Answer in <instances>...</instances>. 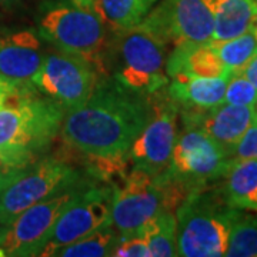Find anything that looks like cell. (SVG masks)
Returning a JSON list of instances; mask_svg holds the SVG:
<instances>
[{"instance_id": "obj_1", "label": "cell", "mask_w": 257, "mask_h": 257, "mask_svg": "<svg viewBox=\"0 0 257 257\" xmlns=\"http://www.w3.org/2000/svg\"><path fill=\"white\" fill-rule=\"evenodd\" d=\"M150 111V97L130 92L111 77L99 80L87 100L66 111L60 136L82 155H127Z\"/></svg>"}, {"instance_id": "obj_2", "label": "cell", "mask_w": 257, "mask_h": 257, "mask_svg": "<svg viewBox=\"0 0 257 257\" xmlns=\"http://www.w3.org/2000/svg\"><path fill=\"white\" fill-rule=\"evenodd\" d=\"M66 110L26 86L0 106V163L6 170H23L60 133Z\"/></svg>"}, {"instance_id": "obj_3", "label": "cell", "mask_w": 257, "mask_h": 257, "mask_svg": "<svg viewBox=\"0 0 257 257\" xmlns=\"http://www.w3.org/2000/svg\"><path fill=\"white\" fill-rule=\"evenodd\" d=\"M239 211L226 202L220 189L192 193L176 210L177 256H226Z\"/></svg>"}, {"instance_id": "obj_4", "label": "cell", "mask_w": 257, "mask_h": 257, "mask_svg": "<svg viewBox=\"0 0 257 257\" xmlns=\"http://www.w3.org/2000/svg\"><path fill=\"white\" fill-rule=\"evenodd\" d=\"M104 55V72L124 89L140 96H152L167 87V46L140 23L113 35Z\"/></svg>"}, {"instance_id": "obj_5", "label": "cell", "mask_w": 257, "mask_h": 257, "mask_svg": "<svg viewBox=\"0 0 257 257\" xmlns=\"http://www.w3.org/2000/svg\"><path fill=\"white\" fill-rule=\"evenodd\" d=\"M37 33L57 50L82 56L96 66L100 76L106 74L107 29L93 10L72 0H45L39 6Z\"/></svg>"}, {"instance_id": "obj_6", "label": "cell", "mask_w": 257, "mask_h": 257, "mask_svg": "<svg viewBox=\"0 0 257 257\" xmlns=\"http://www.w3.org/2000/svg\"><path fill=\"white\" fill-rule=\"evenodd\" d=\"M231 163V153L209 138L200 128L184 126L177 135L170 163L163 175L165 180L177 182L192 190L207 187L221 179Z\"/></svg>"}, {"instance_id": "obj_7", "label": "cell", "mask_w": 257, "mask_h": 257, "mask_svg": "<svg viewBox=\"0 0 257 257\" xmlns=\"http://www.w3.org/2000/svg\"><path fill=\"white\" fill-rule=\"evenodd\" d=\"M82 182L80 172L59 159H46L29 170H19L2 193L0 224H9L33 204Z\"/></svg>"}, {"instance_id": "obj_8", "label": "cell", "mask_w": 257, "mask_h": 257, "mask_svg": "<svg viewBox=\"0 0 257 257\" xmlns=\"http://www.w3.org/2000/svg\"><path fill=\"white\" fill-rule=\"evenodd\" d=\"M87 184L82 182L53 194L20 213L12 223L2 226L0 248L5 256H39L52 236L56 221Z\"/></svg>"}, {"instance_id": "obj_9", "label": "cell", "mask_w": 257, "mask_h": 257, "mask_svg": "<svg viewBox=\"0 0 257 257\" xmlns=\"http://www.w3.org/2000/svg\"><path fill=\"white\" fill-rule=\"evenodd\" d=\"M99 80L100 73L92 62L59 50L46 53L32 84L40 94L59 103L67 111L87 100Z\"/></svg>"}, {"instance_id": "obj_10", "label": "cell", "mask_w": 257, "mask_h": 257, "mask_svg": "<svg viewBox=\"0 0 257 257\" xmlns=\"http://www.w3.org/2000/svg\"><path fill=\"white\" fill-rule=\"evenodd\" d=\"M139 23L166 46L206 45L214 35V18L203 0H159Z\"/></svg>"}, {"instance_id": "obj_11", "label": "cell", "mask_w": 257, "mask_h": 257, "mask_svg": "<svg viewBox=\"0 0 257 257\" xmlns=\"http://www.w3.org/2000/svg\"><path fill=\"white\" fill-rule=\"evenodd\" d=\"M150 97V117L128 149L132 165L149 175H163L170 163L177 139L179 106L167 94V87Z\"/></svg>"}, {"instance_id": "obj_12", "label": "cell", "mask_w": 257, "mask_h": 257, "mask_svg": "<svg viewBox=\"0 0 257 257\" xmlns=\"http://www.w3.org/2000/svg\"><path fill=\"white\" fill-rule=\"evenodd\" d=\"M111 186H84L56 221L52 236L39 256L55 257L57 250L113 224Z\"/></svg>"}, {"instance_id": "obj_13", "label": "cell", "mask_w": 257, "mask_h": 257, "mask_svg": "<svg viewBox=\"0 0 257 257\" xmlns=\"http://www.w3.org/2000/svg\"><path fill=\"white\" fill-rule=\"evenodd\" d=\"M160 210H163V190L155 176L133 167L126 180L113 187L111 221L120 237L139 234Z\"/></svg>"}, {"instance_id": "obj_14", "label": "cell", "mask_w": 257, "mask_h": 257, "mask_svg": "<svg viewBox=\"0 0 257 257\" xmlns=\"http://www.w3.org/2000/svg\"><path fill=\"white\" fill-rule=\"evenodd\" d=\"M256 106H234L221 103L210 109L182 110L183 126L200 128L221 147L233 153V149L253 124Z\"/></svg>"}, {"instance_id": "obj_15", "label": "cell", "mask_w": 257, "mask_h": 257, "mask_svg": "<svg viewBox=\"0 0 257 257\" xmlns=\"http://www.w3.org/2000/svg\"><path fill=\"white\" fill-rule=\"evenodd\" d=\"M45 56L42 37L35 29L0 32V74L12 82L32 84Z\"/></svg>"}, {"instance_id": "obj_16", "label": "cell", "mask_w": 257, "mask_h": 257, "mask_svg": "<svg viewBox=\"0 0 257 257\" xmlns=\"http://www.w3.org/2000/svg\"><path fill=\"white\" fill-rule=\"evenodd\" d=\"M230 76L196 77L184 73L176 74L170 77L167 84V94L179 106V110L210 109L224 100Z\"/></svg>"}, {"instance_id": "obj_17", "label": "cell", "mask_w": 257, "mask_h": 257, "mask_svg": "<svg viewBox=\"0 0 257 257\" xmlns=\"http://www.w3.org/2000/svg\"><path fill=\"white\" fill-rule=\"evenodd\" d=\"M166 73L169 79L180 73L196 77H221L231 74L210 42L206 45H180L173 47V52L166 60Z\"/></svg>"}, {"instance_id": "obj_18", "label": "cell", "mask_w": 257, "mask_h": 257, "mask_svg": "<svg viewBox=\"0 0 257 257\" xmlns=\"http://www.w3.org/2000/svg\"><path fill=\"white\" fill-rule=\"evenodd\" d=\"M214 18L213 40L237 37L254 28L257 19L253 0H203Z\"/></svg>"}, {"instance_id": "obj_19", "label": "cell", "mask_w": 257, "mask_h": 257, "mask_svg": "<svg viewBox=\"0 0 257 257\" xmlns=\"http://www.w3.org/2000/svg\"><path fill=\"white\" fill-rule=\"evenodd\" d=\"M220 190L231 207L257 211V159L231 160Z\"/></svg>"}, {"instance_id": "obj_20", "label": "cell", "mask_w": 257, "mask_h": 257, "mask_svg": "<svg viewBox=\"0 0 257 257\" xmlns=\"http://www.w3.org/2000/svg\"><path fill=\"white\" fill-rule=\"evenodd\" d=\"M176 230V213L163 209L147 221L139 234L146 240L150 257H173L177 256Z\"/></svg>"}, {"instance_id": "obj_21", "label": "cell", "mask_w": 257, "mask_h": 257, "mask_svg": "<svg viewBox=\"0 0 257 257\" xmlns=\"http://www.w3.org/2000/svg\"><path fill=\"white\" fill-rule=\"evenodd\" d=\"M93 12L113 35L135 28L142 20L139 0H93Z\"/></svg>"}, {"instance_id": "obj_22", "label": "cell", "mask_w": 257, "mask_h": 257, "mask_svg": "<svg viewBox=\"0 0 257 257\" xmlns=\"http://www.w3.org/2000/svg\"><path fill=\"white\" fill-rule=\"evenodd\" d=\"M120 234L114 226H106L84 236L57 250L59 257H107L113 256V250L117 246Z\"/></svg>"}, {"instance_id": "obj_23", "label": "cell", "mask_w": 257, "mask_h": 257, "mask_svg": "<svg viewBox=\"0 0 257 257\" xmlns=\"http://www.w3.org/2000/svg\"><path fill=\"white\" fill-rule=\"evenodd\" d=\"M210 45L230 73H237L257 55V40L250 30L227 40H211Z\"/></svg>"}, {"instance_id": "obj_24", "label": "cell", "mask_w": 257, "mask_h": 257, "mask_svg": "<svg viewBox=\"0 0 257 257\" xmlns=\"http://www.w3.org/2000/svg\"><path fill=\"white\" fill-rule=\"evenodd\" d=\"M229 257H257V216L239 211L230 234Z\"/></svg>"}, {"instance_id": "obj_25", "label": "cell", "mask_w": 257, "mask_h": 257, "mask_svg": "<svg viewBox=\"0 0 257 257\" xmlns=\"http://www.w3.org/2000/svg\"><path fill=\"white\" fill-rule=\"evenodd\" d=\"M223 103L234 106H256L257 89L240 72L233 73L229 77Z\"/></svg>"}, {"instance_id": "obj_26", "label": "cell", "mask_w": 257, "mask_h": 257, "mask_svg": "<svg viewBox=\"0 0 257 257\" xmlns=\"http://www.w3.org/2000/svg\"><path fill=\"white\" fill-rule=\"evenodd\" d=\"M111 257H150V248L140 234L120 237Z\"/></svg>"}, {"instance_id": "obj_27", "label": "cell", "mask_w": 257, "mask_h": 257, "mask_svg": "<svg viewBox=\"0 0 257 257\" xmlns=\"http://www.w3.org/2000/svg\"><path fill=\"white\" fill-rule=\"evenodd\" d=\"M247 159H257V123L247 128V132L240 139V142L233 149L231 160H247Z\"/></svg>"}, {"instance_id": "obj_28", "label": "cell", "mask_w": 257, "mask_h": 257, "mask_svg": "<svg viewBox=\"0 0 257 257\" xmlns=\"http://www.w3.org/2000/svg\"><path fill=\"white\" fill-rule=\"evenodd\" d=\"M26 86H33V84H20V83H15L0 74V106H3V103L8 100L10 96H13L15 93H18L20 89H23V87H26Z\"/></svg>"}, {"instance_id": "obj_29", "label": "cell", "mask_w": 257, "mask_h": 257, "mask_svg": "<svg viewBox=\"0 0 257 257\" xmlns=\"http://www.w3.org/2000/svg\"><path fill=\"white\" fill-rule=\"evenodd\" d=\"M240 73L243 74L246 79H248L251 84L257 89V55L240 70Z\"/></svg>"}, {"instance_id": "obj_30", "label": "cell", "mask_w": 257, "mask_h": 257, "mask_svg": "<svg viewBox=\"0 0 257 257\" xmlns=\"http://www.w3.org/2000/svg\"><path fill=\"white\" fill-rule=\"evenodd\" d=\"M18 172L19 170H6V169L0 170V197H2L3 190L6 189V186L10 183V180L15 177Z\"/></svg>"}, {"instance_id": "obj_31", "label": "cell", "mask_w": 257, "mask_h": 257, "mask_svg": "<svg viewBox=\"0 0 257 257\" xmlns=\"http://www.w3.org/2000/svg\"><path fill=\"white\" fill-rule=\"evenodd\" d=\"M157 2L159 0H139V12H140V16L143 18L147 12L156 5Z\"/></svg>"}, {"instance_id": "obj_32", "label": "cell", "mask_w": 257, "mask_h": 257, "mask_svg": "<svg viewBox=\"0 0 257 257\" xmlns=\"http://www.w3.org/2000/svg\"><path fill=\"white\" fill-rule=\"evenodd\" d=\"M72 2H74L79 6H82L84 9L93 10V0H72Z\"/></svg>"}, {"instance_id": "obj_33", "label": "cell", "mask_w": 257, "mask_h": 257, "mask_svg": "<svg viewBox=\"0 0 257 257\" xmlns=\"http://www.w3.org/2000/svg\"><path fill=\"white\" fill-rule=\"evenodd\" d=\"M22 0H0V5H5V6H10V5H16Z\"/></svg>"}, {"instance_id": "obj_34", "label": "cell", "mask_w": 257, "mask_h": 257, "mask_svg": "<svg viewBox=\"0 0 257 257\" xmlns=\"http://www.w3.org/2000/svg\"><path fill=\"white\" fill-rule=\"evenodd\" d=\"M253 2H254V5H256V10H257V0H253ZM251 32L254 33V37H256V40H257V19H256V23H254V28H253Z\"/></svg>"}, {"instance_id": "obj_35", "label": "cell", "mask_w": 257, "mask_h": 257, "mask_svg": "<svg viewBox=\"0 0 257 257\" xmlns=\"http://www.w3.org/2000/svg\"><path fill=\"white\" fill-rule=\"evenodd\" d=\"M254 121L257 123V104H256V117H254Z\"/></svg>"}, {"instance_id": "obj_36", "label": "cell", "mask_w": 257, "mask_h": 257, "mask_svg": "<svg viewBox=\"0 0 257 257\" xmlns=\"http://www.w3.org/2000/svg\"><path fill=\"white\" fill-rule=\"evenodd\" d=\"M0 170H3V166H2V163H0Z\"/></svg>"}]
</instances>
